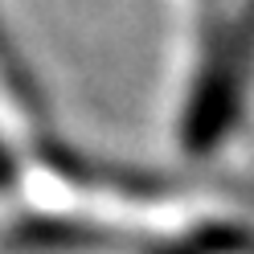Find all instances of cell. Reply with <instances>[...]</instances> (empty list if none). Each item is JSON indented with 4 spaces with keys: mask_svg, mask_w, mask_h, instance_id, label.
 I'll return each instance as SVG.
<instances>
[{
    "mask_svg": "<svg viewBox=\"0 0 254 254\" xmlns=\"http://www.w3.org/2000/svg\"><path fill=\"white\" fill-rule=\"evenodd\" d=\"M242 246H250L246 234H238L230 226H213V230H201L193 238H185V242L177 250H168V254H230V250H242Z\"/></svg>",
    "mask_w": 254,
    "mask_h": 254,
    "instance_id": "cell-1",
    "label": "cell"
}]
</instances>
